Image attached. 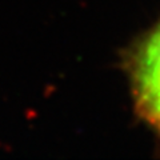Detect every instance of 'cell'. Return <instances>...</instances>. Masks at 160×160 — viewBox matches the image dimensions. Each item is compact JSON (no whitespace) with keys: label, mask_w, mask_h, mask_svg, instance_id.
<instances>
[{"label":"cell","mask_w":160,"mask_h":160,"mask_svg":"<svg viewBox=\"0 0 160 160\" xmlns=\"http://www.w3.org/2000/svg\"><path fill=\"white\" fill-rule=\"evenodd\" d=\"M136 86L142 106L160 128V26L140 51Z\"/></svg>","instance_id":"obj_1"}]
</instances>
